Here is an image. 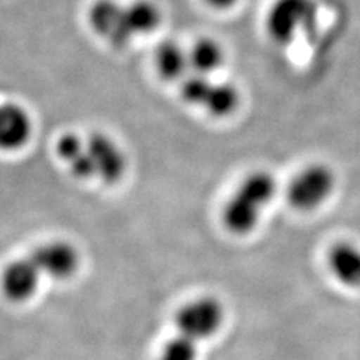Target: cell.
I'll return each instance as SVG.
<instances>
[{"instance_id": "cell-5", "label": "cell", "mask_w": 360, "mask_h": 360, "mask_svg": "<svg viewBox=\"0 0 360 360\" xmlns=\"http://www.w3.org/2000/svg\"><path fill=\"white\" fill-rule=\"evenodd\" d=\"M225 320V308L219 299L201 296L189 300L179 308L174 324L179 335H184L195 342L205 341L217 335Z\"/></svg>"}, {"instance_id": "cell-8", "label": "cell", "mask_w": 360, "mask_h": 360, "mask_svg": "<svg viewBox=\"0 0 360 360\" xmlns=\"http://www.w3.org/2000/svg\"><path fill=\"white\" fill-rule=\"evenodd\" d=\"M89 21L101 38L117 49L125 47L135 38L128 25L125 6L116 0H96L89 11Z\"/></svg>"}, {"instance_id": "cell-7", "label": "cell", "mask_w": 360, "mask_h": 360, "mask_svg": "<svg viewBox=\"0 0 360 360\" xmlns=\"http://www.w3.org/2000/svg\"><path fill=\"white\" fill-rule=\"evenodd\" d=\"M42 276L54 281H66L75 276L82 264L77 248L66 240L42 243L29 255Z\"/></svg>"}, {"instance_id": "cell-9", "label": "cell", "mask_w": 360, "mask_h": 360, "mask_svg": "<svg viewBox=\"0 0 360 360\" xmlns=\"http://www.w3.org/2000/svg\"><path fill=\"white\" fill-rule=\"evenodd\" d=\"M42 275L32 258H17L2 270L0 288L4 296L14 303L29 302L38 292Z\"/></svg>"}, {"instance_id": "cell-11", "label": "cell", "mask_w": 360, "mask_h": 360, "mask_svg": "<svg viewBox=\"0 0 360 360\" xmlns=\"http://www.w3.org/2000/svg\"><path fill=\"white\" fill-rule=\"evenodd\" d=\"M328 267L340 284L360 288V246L354 242L333 243L328 251Z\"/></svg>"}, {"instance_id": "cell-10", "label": "cell", "mask_w": 360, "mask_h": 360, "mask_svg": "<svg viewBox=\"0 0 360 360\" xmlns=\"http://www.w3.org/2000/svg\"><path fill=\"white\" fill-rule=\"evenodd\" d=\"M33 132L29 111L14 103L0 105V150L15 152L25 148Z\"/></svg>"}, {"instance_id": "cell-1", "label": "cell", "mask_w": 360, "mask_h": 360, "mask_svg": "<svg viewBox=\"0 0 360 360\" xmlns=\"http://www.w3.org/2000/svg\"><path fill=\"white\" fill-rule=\"evenodd\" d=\"M276 179L267 170H257L243 177L221 213L224 227L231 234L246 236L260 224L264 209L276 195Z\"/></svg>"}, {"instance_id": "cell-3", "label": "cell", "mask_w": 360, "mask_h": 360, "mask_svg": "<svg viewBox=\"0 0 360 360\" xmlns=\"http://www.w3.org/2000/svg\"><path fill=\"white\" fill-rule=\"evenodd\" d=\"M180 96L185 103L206 110L215 117H227L239 108V89L231 83H215L210 77L191 74L180 84Z\"/></svg>"}, {"instance_id": "cell-16", "label": "cell", "mask_w": 360, "mask_h": 360, "mask_svg": "<svg viewBox=\"0 0 360 360\" xmlns=\"http://www.w3.org/2000/svg\"><path fill=\"white\" fill-rule=\"evenodd\" d=\"M195 341L184 335H176L161 348L158 360H197L198 348Z\"/></svg>"}, {"instance_id": "cell-6", "label": "cell", "mask_w": 360, "mask_h": 360, "mask_svg": "<svg viewBox=\"0 0 360 360\" xmlns=\"http://www.w3.org/2000/svg\"><path fill=\"white\" fill-rule=\"evenodd\" d=\"M84 140L95 179L107 185L120 182L128 170V158L120 144L103 132H95Z\"/></svg>"}, {"instance_id": "cell-15", "label": "cell", "mask_w": 360, "mask_h": 360, "mask_svg": "<svg viewBox=\"0 0 360 360\" xmlns=\"http://www.w3.org/2000/svg\"><path fill=\"white\" fill-rule=\"evenodd\" d=\"M125 11L134 37L149 35L161 25V11L149 0H137V2L125 6Z\"/></svg>"}, {"instance_id": "cell-2", "label": "cell", "mask_w": 360, "mask_h": 360, "mask_svg": "<svg viewBox=\"0 0 360 360\" xmlns=\"http://www.w3.org/2000/svg\"><path fill=\"white\" fill-rule=\"evenodd\" d=\"M336 184V173L332 167L314 162L303 167L291 179L287 188V200L290 206L299 212L317 210L333 195Z\"/></svg>"}, {"instance_id": "cell-4", "label": "cell", "mask_w": 360, "mask_h": 360, "mask_svg": "<svg viewBox=\"0 0 360 360\" xmlns=\"http://www.w3.org/2000/svg\"><path fill=\"white\" fill-rule=\"evenodd\" d=\"M317 13L315 0H275L266 17L269 37L278 45H290L312 29Z\"/></svg>"}, {"instance_id": "cell-12", "label": "cell", "mask_w": 360, "mask_h": 360, "mask_svg": "<svg viewBox=\"0 0 360 360\" xmlns=\"http://www.w3.org/2000/svg\"><path fill=\"white\" fill-rule=\"evenodd\" d=\"M56 153L74 177L83 180L95 179L92 161L86 149V140L80 135L74 132L63 134L56 143Z\"/></svg>"}, {"instance_id": "cell-13", "label": "cell", "mask_w": 360, "mask_h": 360, "mask_svg": "<svg viewBox=\"0 0 360 360\" xmlns=\"http://www.w3.org/2000/svg\"><path fill=\"white\" fill-rule=\"evenodd\" d=\"M155 65L160 75L168 82L184 80L191 70L188 51L174 41H164L158 45L155 51Z\"/></svg>"}, {"instance_id": "cell-17", "label": "cell", "mask_w": 360, "mask_h": 360, "mask_svg": "<svg viewBox=\"0 0 360 360\" xmlns=\"http://www.w3.org/2000/svg\"><path fill=\"white\" fill-rule=\"evenodd\" d=\"M238 2H239V0H206L207 5H210L212 8H215V9H219V11L230 9Z\"/></svg>"}, {"instance_id": "cell-14", "label": "cell", "mask_w": 360, "mask_h": 360, "mask_svg": "<svg viewBox=\"0 0 360 360\" xmlns=\"http://www.w3.org/2000/svg\"><path fill=\"white\" fill-rule=\"evenodd\" d=\"M188 54L191 71L200 75L210 77L213 72L221 70L225 63V51L222 45L212 38L198 39Z\"/></svg>"}]
</instances>
